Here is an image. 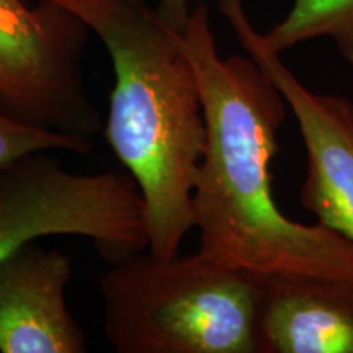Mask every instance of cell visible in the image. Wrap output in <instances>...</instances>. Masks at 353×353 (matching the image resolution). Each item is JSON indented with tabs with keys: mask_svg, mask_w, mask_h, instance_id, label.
<instances>
[{
	"mask_svg": "<svg viewBox=\"0 0 353 353\" xmlns=\"http://www.w3.org/2000/svg\"><path fill=\"white\" fill-rule=\"evenodd\" d=\"M329 37L343 59L353 68V0H293V7L280 23L260 41L281 54L299 43Z\"/></svg>",
	"mask_w": 353,
	"mask_h": 353,
	"instance_id": "obj_9",
	"label": "cell"
},
{
	"mask_svg": "<svg viewBox=\"0 0 353 353\" xmlns=\"http://www.w3.org/2000/svg\"><path fill=\"white\" fill-rule=\"evenodd\" d=\"M182 44L206 121L192 195L198 252L257 276L353 280V242L322 224L291 221L272 188L286 101L252 57H221L205 2L192 7Z\"/></svg>",
	"mask_w": 353,
	"mask_h": 353,
	"instance_id": "obj_1",
	"label": "cell"
},
{
	"mask_svg": "<svg viewBox=\"0 0 353 353\" xmlns=\"http://www.w3.org/2000/svg\"><path fill=\"white\" fill-rule=\"evenodd\" d=\"M157 13L167 23L182 32L190 15V0H159Z\"/></svg>",
	"mask_w": 353,
	"mask_h": 353,
	"instance_id": "obj_11",
	"label": "cell"
},
{
	"mask_svg": "<svg viewBox=\"0 0 353 353\" xmlns=\"http://www.w3.org/2000/svg\"><path fill=\"white\" fill-rule=\"evenodd\" d=\"M52 2L81 17L107 48L114 83L105 139L144 198L149 252L174 257L193 229V185L206 145L182 32L143 0Z\"/></svg>",
	"mask_w": 353,
	"mask_h": 353,
	"instance_id": "obj_2",
	"label": "cell"
},
{
	"mask_svg": "<svg viewBox=\"0 0 353 353\" xmlns=\"http://www.w3.org/2000/svg\"><path fill=\"white\" fill-rule=\"evenodd\" d=\"M48 236L94 242L114 263L149 249L145 205L130 174H76L44 152L0 167V263Z\"/></svg>",
	"mask_w": 353,
	"mask_h": 353,
	"instance_id": "obj_4",
	"label": "cell"
},
{
	"mask_svg": "<svg viewBox=\"0 0 353 353\" xmlns=\"http://www.w3.org/2000/svg\"><path fill=\"white\" fill-rule=\"evenodd\" d=\"M218 7L296 118L307 156L299 203L317 223L353 242V101L304 85L278 52L263 46L242 0H218Z\"/></svg>",
	"mask_w": 353,
	"mask_h": 353,
	"instance_id": "obj_6",
	"label": "cell"
},
{
	"mask_svg": "<svg viewBox=\"0 0 353 353\" xmlns=\"http://www.w3.org/2000/svg\"><path fill=\"white\" fill-rule=\"evenodd\" d=\"M260 280L198 250H143L101 276L105 334L118 353H259Z\"/></svg>",
	"mask_w": 353,
	"mask_h": 353,
	"instance_id": "obj_3",
	"label": "cell"
},
{
	"mask_svg": "<svg viewBox=\"0 0 353 353\" xmlns=\"http://www.w3.org/2000/svg\"><path fill=\"white\" fill-rule=\"evenodd\" d=\"M69 255L37 242L0 263V352L83 353L87 339L70 314Z\"/></svg>",
	"mask_w": 353,
	"mask_h": 353,
	"instance_id": "obj_7",
	"label": "cell"
},
{
	"mask_svg": "<svg viewBox=\"0 0 353 353\" xmlns=\"http://www.w3.org/2000/svg\"><path fill=\"white\" fill-rule=\"evenodd\" d=\"M92 148L94 144L90 139L41 130L0 112V167L26 154L48 151L88 154L92 152Z\"/></svg>",
	"mask_w": 353,
	"mask_h": 353,
	"instance_id": "obj_10",
	"label": "cell"
},
{
	"mask_svg": "<svg viewBox=\"0 0 353 353\" xmlns=\"http://www.w3.org/2000/svg\"><path fill=\"white\" fill-rule=\"evenodd\" d=\"M259 353H353V280L262 276Z\"/></svg>",
	"mask_w": 353,
	"mask_h": 353,
	"instance_id": "obj_8",
	"label": "cell"
},
{
	"mask_svg": "<svg viewBox=\"0 0 353 353\" xmlns=\"http://www.w3.org/2000/svg\"><path fill=\"white\" fill-rule=\"evenodd\" d=\"M90 28L52 0H0V112L26 125L94 139L103 132L82 79Z\"/></svg>",
	"mask_w": 353,
	"mask_h": 353,
	"instance_id": "obj_5",
	"label": "cell"
}]
</instances>
